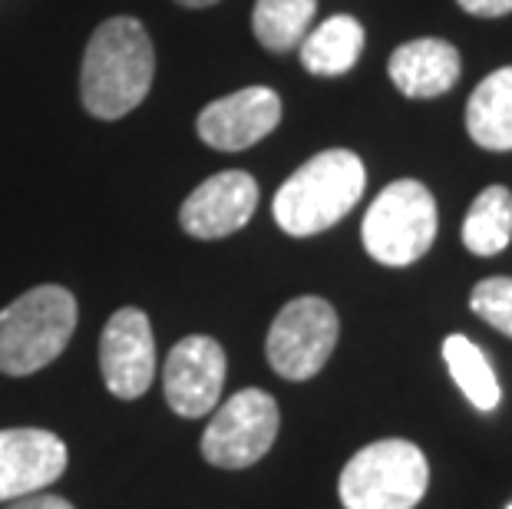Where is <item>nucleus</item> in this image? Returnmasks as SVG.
<instances>
[{
  "label": "nucleus",
  "instance_id": "1",
  "mask_svg": "<svg viewBox=\"0 0 512 509\" xmlns=\"http://www.w3.org/2000/svg\"><path fill=\"white\" fill-rule=\"evenodd\" d=\"M156 50L136 17H110L93 30L80 70L83 106L96 119H119L146 100Z\"/></svg>",
  "mask_w": 512,
  "mask_h": 509
},
{
  "label": "nucleus",
  "instance_id": "2",
  "mask_svg": "<svg viewBox=\"0 0 512 509\" xmlns=\"http://www.w3.org/2000/svg\"><path fill=\"white\" fill-rule=\"evenodd\" d=\"M364 186L367 169L361 156L351 149H324L285 179L271 212L281 232L308 238L341 222L361 202Z\"/></svg>",
  "mask_w": 512,
  "mask_h": 509
},
{
  "label": "nucleus",
  "instance_id": "3",
  "mask_svg": "<svg viewBox=\"0 0 512 509\" xmlns=\"http://www.w3.org/2000/svg\"><path fill=\"white\" fill-rule=\"evenodd\" d=\"M76 331V298L63 285H37L0 311V374L27 377L57 361Z\"/></svg>",
  "mask_w": 512,
  "mask_h": 509
},
{
  "label": "nucleus",
  "instance_id": "4",
  "mask_svg": "<svg viewBox=\"0 0 512 509\" xmlns=\"http://www.w3.org/2000/svg\"><path fill=\"white\" fill-rule=\"evenodd\" d=\"M430 463L417 443L390 437L357 450L337 480L344 509H413L427 496Z\"/></svg>",
  "mask_w": 512,
  "mask_h": 509
},
{
  "label": "nucleus",
  "instance_id": "5",
  "mask_svg": "<svg viewBox=\"0 0 512 509\" xmlns=\"http://www.w3.org/2000/svg\"><path fill=\"white\" fill-rule=\"evenodd\" d=\"M437 199L417 179H397L370 202L361 235L374 262L407 268L430 252L437 238Z\"/></svg>",
  "mask_w": 512,
  "mask_h": 509
},
{
  "label": "nucleus",
  "instance_id": "6",
  "mask_svg": "<svg viewBox=\"0 0 512 509\" xmlns=\"http://www.w3.org/2000/svg\"><path fill=\"white\" fill-rule=\"evenodd\" d=\"M337 334H341V321H337L331 301L318 295L294 298L278 311V318L268 331V364L285 381H308L328 364Z\"/></svg>",
  "mask_w": 512,
  "mask_h": 509
},
{
  "label": "nucleus",
  "instance_id": "7",
  "mask_svg": "<svg viewBox=\"0 0 512 509\" xmlns=\"http://www.w3.org/2000/svg\"><path fill=\"white\" fill-rule=\"evenodd\" d=\"M278 404L275 397L248 387L228 397L215 410L202 433V457L219 470H245L271 450L278 437Z\"/></svg>",
  "mask_w": 512,
  "mask_h": 509
},
{
  "label": "nucleus",
  "instance_id": "8",
  "mask_svg": "<svg viewBox=\"0 0 512 509\" xmlns=\"http://www.w3.org/2000/svg\"><path fill=\"white\" fill-rule=\"evenodd\" d=\"M100 371L106 391L119 400H136L156 377V341L152 324L139 308H119L103 328Z\"/></svg>",
  "mask_w": 512,
  "mask_h": 509
},
{
  "label": "nucleus",
  "instance_id": "9",
  "mask_svg": "<svg viewBox=\"0 0 512 509\" xmlns=\"http://www.w3.org/2000/svg\"><path fill=\"white\" fill-rule=\"evenodd\" d=\"M225 351L215 338L189 334L169 351L162 367V387H166L169 407L179 417H205L215 410L225 384Z\"/></svg>",
  "mask_w": 512,
  "mask_h": 509
},
{
  "label": "nucleus",
  "instance_id": "10",
  "mask_svg": "<svg viewBox=\"0 0 512 509\" xmlns=\"http://www.w3.org/2000/svg\"><path fill=\"white\" fill-rule=\"evenodd\" d=\"M67 470V443L37 427L0 430V503L43 493Z\"/></svg>",
  "mask_w": 512,
  "mask_h": 509
},
{
  "label": "nucleus",
  "instance_id": "11",
  "mask_svg": "<svg viewBox=\"0 0 512 509\" xmlns=\"http://www.w3.org/2000/svg\"><path fill=\"white\" fill-rule=\"evenodd\" d=\"M255 209H258V182L242 169H228L205 179L182 202L179 222L199 242H215V238L245 229Z\"/></svg>",
  "mask_w": 512,
  "mask_h": 509
},
{
  "label": "nucleus",
  "instance_id": "12",
  "mask_svg": "<svg viewBox=\"0 0 512 509\" xmlns=\"http://www.w3.org/2000/svg\"><path fill=\"white\" fill-rule=\"evenodd\" d=\"M281 123V96L268 86H245L232 96L209 103L199 113L202 143L222 153H242L261 143Z\"/></svg>",
  "mask_w": 512,
  "mask_h": 509
},
{
  "label": "nucleus",
  "instance_id": "13",
  "mask_svg": "<svg viewBox=\"0 0 512 509\" xmlns=\"http://www.w3.org/2000/svg\"><path fill=\"white\" fill-rule=\"evenodd\" d=\"M387 70L403 96H410V100H433V96L453 90L456 80H460V53L446 40L420 37L397 47Z\"/></svg>",
  "mask_w": 512,
  "mask_h": 509
},
{
  "label": "nucleus",
  "instance_id": "14",
  "mask_svg": "<svg viewBox=\"0 0 512 509\" xmlns=\"http://www.w3.org/2000/svg\"><path fill=\"white\" fill-rule=\"evenodd\" d=\"M466 133L489 153L512 149V67H499L473 90L466 103Z\"/></svg>",
  "mask_w": 512,
  "mask_h": 509
},
{
  "label": "nucleus",
  "instance_id": "15",
  "mask_svg": "<svg viewBox=\"0 0 512 509\" xmlns=\"http://www.w3.org/2000/svg\"><path fill=\"white\" fill-rule=\"evenodd\" d=\"M301 67L314 77H341L361 60L364 50V27L361 20L337 14L324 24L311 27L301 40Z\"/></svg>",
  "mask_w": 512,
  "mask_h": 509
},
{
  "label": "nucleus",
  "instance_id": "16",
  "mask_svg": "<svg viewBox=\"0 0 512 509\" xmlns=\"http://www.w3.org/2000/svg\"><path fill=\"white\" fill-rule=\"evenodd\" d=\"M443 361L450 367L456 387L466 394V400L476 410H483V414H493L499 400H503V391H499V377L493 364H489V357L466 334H450L443 341Z\"/></svg>",
  "mask_w": 512,
  "mask_h": 509
},
{
  "label": "nucleus",
  "instance_id": "17",
  "mask_svg": "<svg viewBox=\"0 0 512 509\" xmlns=\"http://www.w3.org/2000/svg\"><path fill=\"white\" fill-rule=\"evenodd\" d=\"M512 242V192L489 186L473 199L463 219V245L473 255H499Z\"/></svg>",
  "mask_w": 512,
  "mask_h": 509
},
{
  "label": "nucleus",
  "instance_id": "18",
  "mask_svg": "<svg viewBox=\"0 0 512 509\" xmlns=\"http://www.w3.org/2000/svg\"><path fill=\"white\" fill-rule=\"evenodd\" d=\"M314 14H318V0H255V40L271 53H288L308 37Z\"/></svg>",
  "mask_w": 512,
  "mask_h": 509
},
{
  "label": "nucleus",
  "instance_id": "19",
  "mask_svg": "<svg viewBox=\"0 0 512 509\" xmlns=\"http://www.w3.org/2000/svg\"><path fill=\"white\" fill-rule=\"evenodd\" d=\"M470 308L486 324H493L496 331H503L506 338H512V278L509 275H493V278L479 281L470 295Z\"/></svg>",
  "mask_w": 512,
  "mask_h": 509
},
{
  "label": "nucleus",
  "instance_id": "20",
  "mask_svg": "<svg viewBox=\"0 0 512 509\" xmlns=\"http://www.w3.org/2000/svg\"><path fill=\"white\" fill-rule=\"evenodd\" d=\"M473 17H506L512 14V0H456Z\"/></svg>",
  "mask_w": 512,
  "mask_h": 509
},
{
  "label": "nucleus",
  "instance_id": "21",
  "mask_svg": "<svg viewBox=\"0 0 512 509\" xmlns=\"http://www.w3.org/2000/svg\"><path fill=\"white\" fill-rule=\"evenodd\" d=\"M7 509H76L70 506L63 496H53V493H34V496H20Z\"/></svg>",
  "mask_w": 512,
  "mask_h": 509
},
{
  "label": "nucleus",
  "instance_id": "22",
  "mask_svg": "<svg viewBox=\"0 0 512 509\" xmlns=\"http://www.w3.org/2000/svg\"><path fill=\"white\" fill-rule=\"evenodd\" d=\"M176 4H182V7H192V10H199V7H212V4H219V0H176Z\"/></svg>",
  "mask_w": 512,
  "mask_h": 509
},
{
  "label": "nucleus",
  "instance_id": "23",
  "mask_svg": "<svg viewBox=\"0 0 512 509\" xmlns=\"http://www.w3.org/2000/svg\"><path fill=\"white\" fill-rule=\"evenodd\" d=\"M506 509H512V503H509V506H506Z\"/></svg>",
  "mask_w": 512,
  "mask_h": 509
}]
</instances>
